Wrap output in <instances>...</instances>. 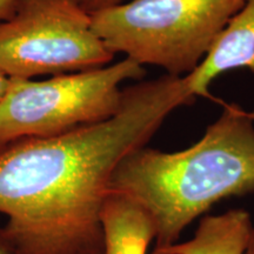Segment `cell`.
<instances>
[{
    "label": "cell",
    "mask_w": 254,
    "mask_h": 254,
    "mask_svg": "<svg viewBox=\"0 0 254 254\" xmlns=\"http://www.w3.org/2000/svg\"><path fill=\"white\" fill-rule=\"evenodd\" d=\"M254 225L245 209L205 215L192 239L152 254H246Z\"/></svg>",
    "instance_id": "obj_8"
},
{
    "label": "cell",
    "mask_w": 254,
    "mask_h": 254,
    "mask_svg": "<svg viewBox=\"0 0 254 254\" xmlns=\"http://www.w3.org/2000/svg\"><path fill=\"white\" fill-rule=\"evenodd\" d=\"M246 254H254V228H253V232H252V236H251L249 246H247Z\"/></svg>",
    "instance_id": "obj_13"
},
{
    "label": "cell",
    "mask_w": 254,
    "mask_h": 254,
    "mask_svg": "<svg viewBox=\"0 0 254 254\" xmlns=\"http://www.w3.org/2000/svg\"><path fill=\"white\" fill-rule=\"evenodd\" d=\"M65 1L80 9L85 14L93 17V15L107 11V9L125 4L127 0H65Z\"/></svg>",
    "instance_id": "obj_9"
},
{
    "label": "cell",
    "mask_w": 254,
    "mask_h": 254,
    "mask_svg": "<svg viewBox=\"0 0 254 254\" xmlns=\"http://www.w3.org/2000/svg\"><path fill=\"white\" fill-rule=\"evenodd\" d=\"M17 0H0V21L6 20L13 14Z\"/></svg>",
    "instance_id": "obj_10"
},
{
    "label": "cell",
    "mask_w": 254,
    "mask_h": 254,
    "mask_svg": "<svg viewBox=\"0 0 254 254\" xmlns=\"http://www.w3.org/2000/svg\"><path fill=\"white\" fill-rule=\"evenodd\" d=\"M145 68L129 58L46 80L9 79L0 103V151L15 141L60 135L112 118L123 101V81Z\"/></svg>",
    "instance_id": "obj_4"
},
{
    "label": "cell",
    "mask_w": 254,
    "mask_h": 254,
    "mask_svg": "<svg viewBox=\"0 0 254 254\" xmlns=\"http://www.w3.org/2000/svg\"><path fill=\"white\" fill-rule=\"evenodd\" d=\"M110 192L135 200L151 215L152 252L174 245L217 202L254 192L253 116L231 105L186 150L136 148L114 170Z\"/></svg>",
    "instance_id": "obj_2"
},
{
    "label": "cell",
    "mask_w": 254,
    "mask_h": 254,
    "mask_svg": "<svg viewBox=\"0 0 254 254\" xmlns=\"http://www.w3.org/2000/svg\"><path fill=\"white\" fill-rule=\"evenodd\" d=\"M113 58L90 15L65 0H17L0 21V69L9 79L87 71Z\"/></svg>",
    "instance_id": "obj_5"
},
{
    "label": "cell",
    "mask_w": 254,
    "mask_h": 254,
    "mask_svg": "<svg viewBox=\"0 0 254 254\" xmlns=\"http://www.w3.org/2000/svg\"><path fill=\"white\" fill-rule=\"evenodd\" d=\"M245 0H131L91 17L92 28L112 55L192 74L209 55Z\"/></svg>",
    "instance_id": "obj_3"
},
{
    "label": "cell",
    "mask_w": 254,
    "mask_h": 254,
    "mask_svg": "<svg viewBox=\"0 0 254 254\" xmlns=\"http://www.w3.org/2000/svg\"><path fill=\"white\" fill-rule=\"evenodd\" d=\"M8 85H9V78L1 71V69H0V103H1L2 98L5 97L6 92H7Z\"/></svg>",
    "instance_id": "obj_12"
},
{
    "label": "cell",
    "mask_w": 254,
    "mask_h": 254,
    "mask_svg": "<svg viewBox=\"0 0 254 254\" xmlns=\"http://www.w3.org/2000/svg\"><path fill=\"white\" fill-rule=\"evenodd\" d=\"M104 254H146L155 239V227L140 204L110 192L101 211Z\"/></svg>",
    "instance_id": "obj_7"
},
{
    "label": "cell",
    "mask_w": 254,
    "mask_h": 254,
    "mask_svg": "<svg viewBox=\"0 0 254 254\" xmlns=\"http://www.w3.org/2000/svg\"><path fill=\"white\" fill-rule=\"evenodd\" d=\"M0 254H12L11 247H9L8 241L6 239L4 231H2V226H0ZM86 254H104V247L103 249L93 251V252H90Z\"/></svg>",
    "instance_id": "obj_11"
},
{
    "label": "cell",
    "mask_w": 254,
    "mask_h": 254,
    "mask_svg": "<svg viewBox=\"0 0 254 254\" xmlns=\"http://www.w3.org/2000/svg\"><path fill=\"white\" fill-rule=\"evenodd\" d=\"M236 68L254 73V0H245L209 55L185 79L195 97L206 95L215 78Z\"/></svg>",
    "instance_id": "obj_6"
},
{
    "label": "cell",
    "mask_w": 254,
    "mask_h": 254,
    "mask_svg": "<svg viewBox=\"0 0 254 254\" xmlns=\"http://www.w3.org/2000/svg\"><path fill=\"white\" fill-rule=\"evenodd\" d=\"M195 95L161 75L123 90L112 118L0 151V214L12 254H86L104 247L101 211L113 172Z\"/></svg>",
    "instance_id": "obj_1"
}]
</instances>
